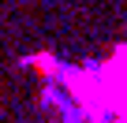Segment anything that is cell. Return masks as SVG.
Listing matches in <instances>:
<instances>
[{"label": "cell", "mask_w": 127, "mask_h": 123, "mask_svg": "<svg viewBox=\"0 0 127 123\" xmlns=\"http://www.w3.org/2000/svg\"><path fill=\"white\" fill-rule=\"evenodd\" d=\"M41 101L56 123H127V41L86 64H52Z\"/></svg>", "instance_id": "obj_1"}]
</instances>
